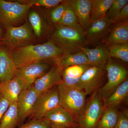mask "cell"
Listing matches in <instances>:
<instances>
[{"instance_id": "obj_15", "label": "cell", "mask_w": 128, "mask_h": 128, "mask_svg": "<svg viewBox=\"0 0 128 128\" xmlns=\"http://www.w3.org/2000/svg\"><path fill=\"white\" fill-rule=\"evenodd\" d=\"M16 70L10 50L0 44V83L14 78Z\"/></svg>"}, {"instance_id": "obj_16", "label": "cell", "mask_w": 128, "mask_h": 128, "mask_svg": "<svg viewBox=\"0 0 128 128\" xmlns=\"http://www.w3.org/2000/svg\"><path fill=\"white\" fill-rule=\"evenodd\" d=\"M81 50L86 55L89 64L103 69L110 58L107 46L103 44L96 46L94 48L83 47Z\"/></svg>"}, {"instance_id": "obj_28", "label": "cell", "mask_w": 128, "mask_h": 128, "mask_svg": "<svg viewBox=\"0 0 128 128\" xmlns=\"http://www.w3.org/2000/svg\"><path fill=\"white\" fill-rule=\"evenodd\" d=\"M65 2L66 1L65 0ZM66 7L59 24L76 28L84 32L81 27L78 18L70 6L66 3Z\"/></svg>"}, {"instance_id": "obj_22", "label": "cell", "mask_w": 128, "mask_h": 128, "mask_svg": "<svg viewBox=\"0 0 128 128\" xmlns=\"http://www.w3.org/2000/svg\"><path fill=\"white\" fill-rule=\"evenodd\" d=\"M128 96V80L124 81L104 100L105 108H118Z\"/></svg>"}, {"instance_id": "obj_18", "label": "cell", "mask_w": 128, "mask_h": 128, "mask_svg": "<svg viewBox=\"0 0 128 128\" xmlns=\"http://www.w3.org/2000/svg\"><path fill=\"white\" fill-rule=\"evenodd\" d=\"M27 17L28 22L37 38H41L48 34L50 35L52 30L44 17L35 10H29Z\"/></svg>"}, {"instance_id": "obj_9", "label": "cell", "mask_w": 128, "mask_h": 128, "mask_svg": "<svg viewBox=\"0 0 128 128\" xmlns=\"http://www.w3.org/2000/svg\"><path fill=\"white\" fill-rule=\"evenodd\" d=\"M112 25L111 20L106 16L91 22L84 32L87 44L97 46L102 44Z\"/></svg>"}, {"instance_id": "obj_5", "label": "cell", "mask_w": 128, "mask_h": 128, "mask_svg": "<svg viewBox=\"0 0 128 128\" xmlns=\"http://www.w3.org/2000/svg\"><path fill=\"white\" fill-rule=\"evenodd\" d=\"M1 44L10 50L33 44L36 38L28 21L18 26H10L6 28Z\"/></svg>"}, {"instance_id": "obj_34", "label": "cell", "mask_w": 128, "mask_h": 128, "mask_svg": "<svg viewBox=\"0 0 128 128\" xmlns=\"http://www.w3.org/2000/svg\"><path fill=\"white\" fill-rule=\"evenodd\" d=\"M127 112H119L116 123L114 128H128V116Z\"/></svg>"}, {"instance_id": "obj_14", "label": "cell", "mask_w": 128, "mask_h": 128, "mask_svg": "<svg viewBox=\"0 0 128 128\" xmlns=\"http://www.w3.org/2000/svg\"><path fill=\"white\" fill-rule=\"evenodd\" d=\"M62 71L56 65L38 79L32 86L40 95L58 86L62 82Z\"/></svg>"}, {"instance_id": "obj_13", "label": "cell", "mask_w": 128, "mask_h": 128, "mask_svg": "<svg viewBox=\"0 0 128 128\" xmlns=\"http://www.w3.org/2000/svg\"><path fill=\"white\" fill-rule=\"evenodd\" d=\"M43 118L49 122L51 128H78V123L74 118L60 106L48 112Z\"/></svg>"}, {"instance_id": "obj_20", "label": "cell", "mask_w": 128, "mask_h": 128, "mask_svg": "<svg viewBox=\"0 0 128 128\" xmlns=\"http://www.w3.org/2000/svg\"><path fill=\"white\" fill-rule=\"evenodd\" d=\"M92 66L86 64L73 66L64 68L62 70L61 74V84L67 87L76 86L82 74Z\"/></svg>"}, {"instance_id": "obj_19", "label": "cell", "mask_w": 128, "mask_h": 128, "mask_svg": "<svg viewBox=\"0 0 128 128\" xmlns=\"http://www.w3.org/2000/svg\"><path fill=\"white\" fill-rule=\"evenodd\" d=\"M113 25L102 44L108 46L112 44L128 43V21Z\"/></svg>"}, {"instance_id": "obj_32", "label": "cell", "mask_w": 128, "mask_h": 128, "mask_svg": "<svg viewBox=\"0 0 128 128\" xmlns=\"http://www.w3.org/2000/svg\"><path fill=\"white\" fill-rule=\"evenodd\" d=\"M16 128H51L49 123L44 119H31Z\"/></svg>"}, {"instance_id": "obj_23", "label": "cell", "mask_w": 128, "mask_h": 128, "mask_svg": "<svg viewBox=\"0 0 128 128\" xmlns=\"http://www.w3.org/2000/svg\"><path fill=\"white\" fill-rule=\"evenodd\" d=\"M61 70L68 66L89 64L86 55L82 50L78 52L65 54L54 62Z\"/></svg>"}, {"instance_id": "obj_31", "label": "cell", "mask_w": 128, "mask_h": 128, "mask_svg": "<svg viewBox=\"0 0 128 128\" xmlns=\"http://www.w3.org/2000/svg\"><path fill=\"white\" fill-rule=\"evenodd\" d=\"M128 0H114L106 14V17L112 20L127 4Z\"/></svg>"}, {"instance_id": "obj_2", "label": "cell", "mask_w": 128, "mask_h": 128, "mask_svg": "<svg viewBox=\"0 0 128 128\" xmlns=\"http://www.w3.org/2000/svg\"><path fill=\"white\" fill-rule=\"evenodd\" d=\"M48 40L61 48L66 54L78 52L87 44L84 32L61 24L54 27Z\"/></svg>"}, {"instance_id": "obj_21", "label": "cell", "mask_w": 128, "mask_h": 128, "mask_svg": "<svg viewBox=\"0 0 128 128\" xmlns=\"http://www.w3.org/2000/svg\"><path fill=\"white\" fill-rule=\"evenodd\" d=\"M23 90L22 84L16 76L0 83V94L10 104L17 102L19 94Z\"/></svg>"}, {"instance_id": "obj_17", "label": "cell", "mask_w": 128, "mask_h": 128, "mask_svg": "<svg viewBox=\"0 0 128 128\" xmlns=\"http://www.w3.org/2000/svg\"><path fill=\"white\" fill-rule=\"evenodd\" d=\"M66 2L72 8L84 32L90 22L92 0H68Z\"/></svg>"}, {"instance_id": "obj_10", "label": "cell", "mask_w": 128, "mask_h": 128, "mask_svg": "<svg viewBox=\"0 0 128 128\" xmlns=\"http://www.w3.org/2000/svg\"><path fill=\"white\" fill-rule=\"evenodd\" d=\"M105 69L92 66L81 76L76 87L83 90L87 95H92L102 86L105 80Z\"/></svg>"}, {"instance_id": "obj_3", "label": "cell", "mask_w": 128, "mask_h": 128, "mask_svg": "<svg viewBox=\"0 0 128 128\" xmlns=\"http://www.w3.org/2000/svg\"><path fill=\"white\" fill-rule=\"evenodd\" d=\"M57 88L59 106L69 112L77 122L86 103L87 94L78 88L67 87L61 83L57 86Z\"/></svg>"}, {"instance_id": "obj_4", "label": "cell", "mask_w": 128, "mask_h": 128, "mask_svg": "<svg viewBox=\"0 0 128 128\" xmlns=\"http://www.w3.org/2000/svg\"><path fill=\"white\" fill-rule=\"evenodd\" d=\"M32 7L29 4L21 1L0 0V24L5 29L20 26Z\"/></svg>"}, {"instance_id": "obj_1", "label": "cell", "mask_w": 128, "mask_h": 128, "mask_svg": "<svg viewBox=\"0 0 128 128\" xmlns=\"http://www.w3.org/2000/svg\"><path fill=\"white\" fill-rule=\"evenodd\" d=\"M16 69L36 63H54L65 54L61 48L52 42L40 44H30L10 50Z\"/></svg>"}, {"instance_id": "obj_27", "label": "cell", "mask_w": 128, "mask_h": 128, "mask_svg": "<svg viewBox=\"0 0 128 128\" xmlns=\"http://www.w3.org/2000/svg\"><path fill=\"white\" fill-rule=\"evenodd\" d=\"M65 0L56 7L50 9L44 16L46 21L50 26H55L59 24L66 7Z\"/></svg>"}, {"instance_id": "obj_6", "label": "cell", "mask_w": 128, "mask_h": 128, "mask_svg": "<svg viewBox=\"0 0 128 128\" xmlns=\"http://www.w3.org/2000/svg\"><path fill=\"white\" fill-rule=\"evenodd\" d=\"M105 108L104 100L96 91L86 102L77 121V128H96Z\"/></svg>"}, {"instance_id": "obj_30", "label": "cell", "mask_w": 128, "mask_h": 128, "mask_svg": "<svg viewBox=\"0 0 128 128\" xmlns=\"http://www.w3.org/2000/svg\"><path fill=\"white\" fill-rule=\"evenodd\" d=\"M21 2L28 3L33 6H41L48 9L56 7L62 3L63 0H28L20 1Z\"/></svg>"}, {"instance_id": "obj_7", "label": "cell", "mask_w": 128, "mask_h": 128, "mask_svg": "<svg viewBox=\"0 0 128 128\" xmlns=\"http://www.w3.org/2000/svg\"><path fill=\"white\" fill-rule=\"evenodd\" d=\"M108 81L98 90L104 100L124 81L128 80V70L110 57L105 67Z\"/></svg>"}, {"instance_id": "obj_24", "label": "cell", "mask_w": 128, "mask_h": 128, "mask_svg": "<svg viewBox=\"0 0 128 128\" xmlns=\"http://www.w3.org/2000/svg\"><path fill=\"white\" fill-rule=\"evenodd\" d=\"M19 125L17 102L10 104L0 122V128H16Z\"/></svg>"}, {"instance_id": "obj_12", "label": "cell", "mask_w": 128, "mask_h": 128, "mask_svg": "<svg viewBox=\"0 0 128 128\" xmlns=\"http://www.w3.org/2000/svg\"><path fill=\"white\" fill-rule=\"evenodd\" d=\"M39 95L32 86L22 90L19 94L17 102L19 125L30 117Z\"/></svg>"}, {"instance_id": "obj_35", "label": "cell", "mask_w": 128, "mask_h": 128, "mask_svg": "<svg viewBox=\"0 0 128 128\" xmlns=\"http://www.w3.org/2000/svg\"><path fill=\"white\" fill-rule=\"evenodd\" d=\"M10 103L0 94V122Z\"/></svg>"}, {"instance_id": "obj_33", "label": "cell", "mask_w": 128, "mask_h": 128, "mask_svg": "<svg viewBox=\"0 0 128 128\" xmlns=\"http://www.w3.org/2000/svg\"><path fill=\"white\" fill-rule=\"evenodd\" d=\"M128 21V4L122 8L116 16L112 20V24Z\"/></svg>"}, {"instance_id": "obj_26", "label": "cell", "mask_w": 128, "mask_h": 128, "mask_svg": "<svg viewBox=\"0 0 128 128\" xmlns=\"http://www.w3.org/2000/svg\"><path fill=\"white\" fill-rule=\"evenodd\" d=\"M114 0H92L91 22L105 17Z\"/></svg>"}, {"instance_id": "obj_25", "label": "cell", "mask_w": 128, "mask_h": 128, "mask_svg": "<svg viewBox=\"0 0 128 128\" xmlns=\"http://www.w3.org/2000/svg\"><path fill=\"white\" fill-rule=\"evenodd\" d=\"M120 111L118 108H105L96 128H114Z\"/></svg>"}, {"instance_id": "obj_29", "label": "cell", "mask_w": 128, "mask_h": 128, "mask_svg": "<svg viewBox=\"0 0 128 128\" xmlns=\"http://www.w3.org/2000/svg\"><path fill=\"white\" fill-rule=\"evenodd\" d=\"M107 47L111 58H117L128 63V43L112 44Z\"/></svg>"}, {"instance_id": "obj_36", "label": "cell", "mask_w": 128, "mask_h": 128, "mask_svg": "<svg viewBox=\"0 0 128 128\" xmlns=\"http://www.w3.org/2000/svg\"><path fill=\"white\" fill-rule=\"evenodd\" d=\"M2 26L0 24V44L1 43L3 37V33H2Z\"/></svg>"}, {"instance_id": "obj_8", "label": "cell", "mask_w": 128, "mask_h": 128, "mask_svg": "<svg viewBox=\"0 0 128 128\" xmlns=\"http://www.w3.org/2000/svg\"><path fill=\"white\" fill-rule=\"evenodd\" d=\"M59 106V97L57 88L41 93L38 96L29 118L42 119L47 114Z\"/></svg>"}, {"instance_id": "obj_11", "label": "cell", "mask_w": 128, "mask_h": 128, "mask_svg": "<svg viewBox=\"0 0 128 128\" xmlns=\"http://www.w3.org/2000/svg\"><path fill=\"white\" fill-rule=\"evenodd\" d=\"M50 64L44 62L31 64L16 69L15 76L19 80L23 90L32 86L38 79L50 68Z\"/></svg>"}]
</instances>
